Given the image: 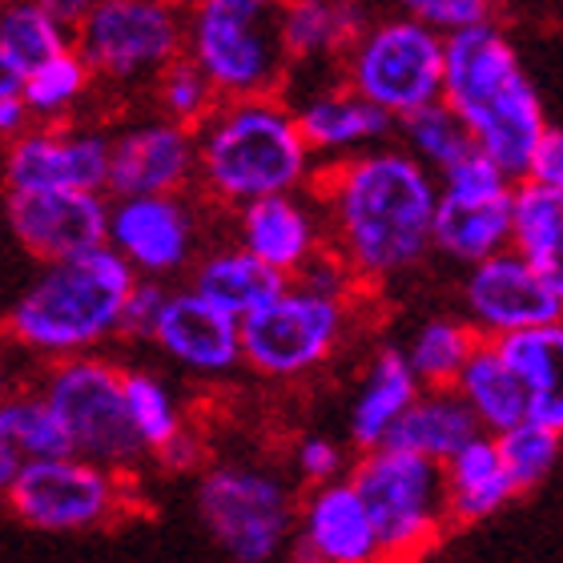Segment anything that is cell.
<instances>
[{
  "label": "cell",
  "instance_id": "31",
  "mask_svg": "<svg viewBox=\"0 0 563 563\" xmlns=\"http://www.w3.org/2000/svg\"><path fill=\"white\" fill-rule=\"evenodd\" d=\"M121 387H125V411H130V422L145 455H157L169 439L186 431L177 395L162 375L141 371V366H121Z\"/></svg>",
  "mask_w": 563,
  "mask_h": 563
},
{
  "label": "cell",
  "instance_id": "43",
  "mask_svg": "<svg viewBox=\"0 0 563 563\" xmlns=\"http://www.w3.org/2000/svg\"><path fill=\"white\" fill-rule=\"evenodd\" d=\"M29 125H33V113H29L21 93L0 97V145H9V141L29 130Z\"/></svg>",
  "mask_w": 563,
  "mask_h": 563
},
{
  "label": "cell",
  "instance_id": "44",
  "mask_svg": "<svg viewBox=\"0 0 563 563\" xmlns=\"http://www.w3.org/2000/svg\"><path fill=\"white\" fill-rule=\"evenodd\" d=\"M36 4H41L48 16H57V21L73 33V29H77L85 16H89V9H93L97 0H36Z\"/></svg>",
  "mask_w": 563,
  "mask_h": 563
},
{
  "label": "cell",
  "instance_id": "1",
  "mask_svg": "<svg viewBox=\"0 0 563 563\" xmlns=\"http://www.w3.org/2000/svg\"><path fill=\"white\" fill-rule=\"evenodd\" d=\"M334 254L354 278H395L431 250L434 174L411 150H358L318 177Z\"/></svg>",
  "mask_w": 563,
  "mask_h": 563
},
{
  "label": "cell",
  "instance_id": "47",
  "mask_svg": "<svg viewBox=\"0 0 563 563\" xmlns=\"http://www.w3.org/2000/svg\"><path fill=\"white\" fill-rule=\"evenodd\" d=\"M9 93H21V69L0 53V97H9Z\"/></svg>",
  "mask_w": 563,
  "mask_h": 563
},
{
  "label": "cell",
  "instance_id": "27",
  "mask_svg": "<svg viewBox=\"0 0 563 563\" xmlns=\"http://www.w3.org/2000/svg\"><path fill=\"white\" fill-rule=\"evenodd\" d=\"M455 390L459 399L475 411L479 427H487L492 434L507 431L519 419H528V390H523L516 371L507 366L495 339L471 346L467 363L459 366L455 375Z\"/></svg>",
  "mask_w": 563,
  "mask_h": 563
},
{
  "label": "cell",
  "instance_id": "5",
  "mask_svg": "<svg viewBox=\"0 0 563 563\" xmlns=\"http://www.w3.org/2000/svg\"><path fill=\"white\" fill-rule=\"evenodd\" d=\"M282 0H198L186 9V57L218 97L278 93L286 48L278 36Z\"/></svg>",
  "mask_w": 563,
  "mask_h": 563
},
{
  "label": "cell",
  "instance_id": "48",
  "mask_svg": "<svg viewBox=\"0 0 563 563\" xmlns=\"http://www.w3.org/2000/svg\"><path fill=\"white\" fill-rule=\"evenodd\" d=\"M177 4H181V9H189V4H198V0H177Z\"/></svg>",
  "mask_w": 563,
  "mask_h": 563
},
{
  "label": "cell",
  "instance_id": "38",
  "mask_svg": "<svg viewBox=\"0 0 563 563\" xmlns=\"http://www.w3.org/2000/svg\"><path fill=\"white\" fill-rule=\"evenodd\" d=\"M165 298H169V286L162 278H133L130 294H125V306H121V327L118 339L125 342H150L153 327H157V314H162Z\"/></svg>",
  "mask_w": 563,
  "mask_h": 563
},
{
  "label": "cell",
  "instance_id": "9",
  "mask_svg": "<svg viewBox=\"0 0 563 563\" xmlns=\"http://www.w3.org/2000/svg\"><path fill=\"white\" fill-rule=\"evenodd\" d=\"M351 483L371 511L378 555H422L439 540L446 511L443 463L399 446H371Z\"/></svg>",
  "mask_w": 563,
  "mask_h": 563
},
{
  "label": "cell",
  "instance_id": "19",
  "mask_svg": "<svg viewBox=\"0 0 563 563\" xmlns=\"http://www.w3.org/2000/svg\"><path fill=\"white\" fill-rule=\"evenodd\" d=\"M150 342L198 378H222L242 366V318L201 298L194 286L169 290Z\"/></svg>",
  "mask_w": 563,
  "mask_h": 563
},
{
  "label": "cell",
  "instance_id": "11",
  "mask_svg": "<svg viewBox=\"0 0 563 563\" xmlns=\"http://www.w3.org/2000/svg\"><path fill=\"white\" fill-rule=\"evenodd\" d=\"M198 519L230 560L266 563L294 531L290 487L262 467L222 463L201 475Z\"/></svg>",
  "mask_w": 563,
  "mask_h": 563
},
{
  "label": "cell",
  "instance_id": "22",
  "mask_svg": "<svg viewBox=\"0 0 563 563\" xmlns=\"http://www.w3.org/2000/svg\"><path fill=\"white\" fill-rule=\"evenodd\" d=\"M294 118H298V130H302L310 153H358L366 145H378L395 130V118L387 109L358 97L351 85L302 97Z\"/></svg>",
  "mask_w": 563,
  "mask_h": 563
},
{
  "label": "cell",
  "instance_id": "25",
  "mask_svg": "<svg viewBox=\"0 0 563 563\" xmlns=\"http://www.w3.org/2000/svg\"><path fill=\"white\" fill-rule=\"evenodd\" d=\"M511 250L563 302V189L523 177L511 206Z\"/></svg>",
  "mask_w": 563,
  "mask_h": 563
},
{
  "label": "cell",
  "instance_id": "41",
  "mask_svg": "<svg viewBox=\"0 0 563 563\" xmlns=\"http://www.w3.org/2000/svg\"><path fill=\"white\" fill-rule=\"evenodd\" d=\"M523 177H531V181H540V186H548V189H563V130L540 133Z\"/></svg>",
  "mask_w": 563,
  "mask_h": 563
},
{
  "label": "cell",
  "instance_id": "29",
  "mask_svg": "<svg viewBox=\"0 0 563 563\" xmlns=\"http://www.w3.org/2000/svg\"><path fill=\"white\" fill-rule=\"evenodd\" d=\"M419 395V378H415L411 363H407V354L402 351H383L371 366V375H366L363 390H358V399L351 407V439L354 446H378L387 439V431L395 427L411 399Z\"/></svg>",
  "mask_w": 563,
  "mask_h": 563
},
{
  "label": "cell",
  "instance_id": "2",
  "mask_svg": "<svg viewBox=\"0 0 563 563\" xmlns=\"http://www.w3.org/2000/svg\"><path fill=\"white\" fill-rule=\"evenodd\" d=\"M137 274L101 242L73 258L41 262L36 278L12 298L0 334L33 358H69L118 339L121 306Z\"/></svg>",
  "mask_w": 563,
  "mask_h": 563
},
{
  "label": "cell",
  "instance_id": "37",
  "mask_svg": "<svg viewBox=\"0 0 563 563\" xmlns=\"http://www.w3.org/2000/svg\"><path fill=\"white\" fill-rule=\"evenodd\" d=\"M495 446H499L504 471L511 475L516 492H528V487H536V483L555 467V455H560V431L528 415V419L511 422L507 431L495 434Z\"/></svg>",
  "mask_w": 563,
  "mask_h": 563
},
{
  "label": "cell",
  "instance_id": "28",
  "mask_svg": "<svg viewBox=\"0 0 563 563\" xmlns=\"http://www.w3.org/2000/svg\"><path fill=\"white\" fill-rule=\"evenodd\" d=\"M479 431L483 427L475 411L459 395H427V399L415 395L411 407L395 419V427L378 446H399V451H415V455H427L434 463H446Z\"/></svg>",
  "mask_w": 563,
  "mask_h": 563
},
{
  "label": "cell",
  "instance_id": "12",
  "mask_svg": "<svg viewBox=\"0 0 563 563\" xmlns=\"http://www.w3.org/2000/svg\"><path fill=\"white\" fill-rule=\"evenodd\" d=\"M342 327H346L342 298L290 278L271 302L242 318V366L266 378L310 375L334 354Z\"/></svg>",
  "mask_w": 563,
  "mask_h": 563
},
{
  "label": "cell",
  "instance_id": "42",
  "mask_svg": "<svg viewBox=\"0 0 563 563\" xmlns=\"http://www.w3.org/2000/svg\"><path fill=\"white\" fill-rule=\"evenodd\" d=\"M157 463H162L165 471H189V467H198V459H201V443L194 439V431H181L177 439H169V443L157 451Z\"/></svg>",
  "mask_w": 563,
  "mask_h": 563
},
{
  "label": "cell",
  "instance_id": "23",
  "mask_svg": "<svg viewBox=\"0 0 563 563\" xmlns=\"http://www.w3.org/2000/svg\"><path fill=\"white\" fill-rule=\"evenodd\" d=\"M528 390V415L563 431V318L495 339Z\"/></svg>",
  "mask_w": 563,
  "mask_h": 563
},
{
  "label": "cell",
  "instance_id": "21",
  "mask_svg": "<svg viewBox=\"0 0 563 563\" xmlns=\"http://www.w3.org/2000/svg\"><path fill=\"white\" fill-rule=\"evenodd\" d=\"M238 246H246L254 258L290 278L314 250H322V222L298 198V189L266 194L238 206Z\"/></svg>",
  "mask_w": 563,
  "mask_h": 563
},
{
  "label": "cell",
  "instance_id": "32",
  "mask_svg": "<svg viewBox=\"0 0 563 563\" xmlns=\"http://www.w3.org/2000/svg\"><path fill=\"white\" fill-rule=\"evenodd\" d=\"M73 45V33L36 0H0V53L21 73Z\"/></svg>",
  "mask_w": 563,
  "mask_h": 563
},
{
  "label": "cell",
  "instance_id": "16",
  "mask_svg": "<svg viewBox=\"0 0 563 563\" xmlns=\"http://www.w3.org/2000/svg\"><path fill=\"white\" fill-rule=\"evenodd\" d=\"M4 222L29 258L57 262L106 242L109 201L101 189H9Z\"/></svg>",
  "mask_w": 563,
  "mask_h": 563
},
{
  "label": "cell",
  "instance_id": "35",
  "mask_svg": "<svg viewBox=\"0 0 563 563\" xmlns=\"http://www.w3.org/2000/svg\"><path fill=\"white\" fill-rule=\"evenodd\" d=\"M475 342H479V334H475V327H467V322L431 318V322H422L419 334H415L411 351H407V363H411L419 383H427V387H446V383H455L459 366L467 363V354Z\"/></svg>",
  "mask_w": 563,
  "mask_h": 563
},
{
  "label": "cell",
  "instance_id": "34",
  "mask_svg": "<svg viewBox=\"0 0 563 563\" xmlns=\"http://www.w3.org/2000/svg\"><path fill=\"white\" fill-rule=\"evenodd\" d=\"M0 439L24 459H48V455H65L69 451V439L60 431L57 415L41 399V390H12L9 399L0 402Z\"/></svg>",
  "mask_w": 563,
  "mask_h": 563
},
{
  "label": "cell",
  "instance_id": "36",
  "mask_svg": "<svg viewBox=\"0 0 563 563\" xmlns=\"http://www.w3.org/2000/svg\"><path fill=\"white\" fill-rule=\"evenodd\" d=\"M150 89H153V109H157L162 118L177 121V125H189V130H198L201 121L210 118V109L222 101L218 89L210 85V77H206L186 53L169 60V65L150 81Z\"/></svg>",
  "mask_w": 563,
  "mask_h": 563
},
{
  "label": "cell",
  "instance_id": "18",
  "mask_svg": "<svg viewBox=\"0 0 563 563\" xmlns=\"http://www.w3.org/2000/svg\"><path fill=\"white\" fill-rule=\"evenodd\" d=\"M463 294H467L471 327L487 339L563 318V302L511 246L495 250L483 262H471Z\"/></svg>",
  "mask_w": 563,
  "mask_h": 563
},
{
  "label": "cell",
  "instance_id": "7",
  "mask_svg": "<svg viewBox=\"0 0 563 563\" xmlns=\"http://www.w3.org/2000/svg\"><path fill=\"white\" fill-rule=\"evenodd\" d=\"M36 390L57 415L60 431L69 439V451L125 471V475L137 467V459L145 451L137 443L130 411H125V387H121L118 363L101 358L97 351L53 358V363H45Z\"/></svg>",
  "mask_w": 563,
  "mask_h": 563
},
{
  "label": "cell",
  "instance_id": "24",
  "mask_svg": "<svg viewBox=\"0 0 563 563\" xmlns=\"http://www.w3.org/2000/svg\"><path fill=\"white\" fill-rule=\"evenodd\" d=\"M286 282V274L254 258L246 246H222L189 262V286L234 318H246L250 310L271 302Z\"/></svg>",
  "mask_w": 563,
  "mask_h": 563
},
{
  "label": "cell",
  "instance_id": "13",
  "mask_svg": "<svg viewBox=\"0 0 563 563\" xmlns=\"http://www.w3.org/2000/svg\"><path fill=\"white\" fill-rule=\"evenodd\" d=\"M511 206H516V177H507L483 150H471L467 157L443 169L431 246L455 262H483L495 250H507Z\"/></svg>",
  "mask_w": 563,
  "mask_h": 563
},
{
  "label": "cell",
  "instance_id": "4",
  "mask_svg": "<svg viewBox=\"0 0 563 563\" xmlns=\"http://www.w3.org/2000/svg\"><path fill=\"white\" fill-rule=\"evenodd\" d=\"M201 189L222 206H246L266 194H290L310 181L314 153L306 145L298 118L278 93L222 97L198 130Z\"/></svg>",
  "mask_w": 563,
  "mask_h": 563
},
{
  "label": "cell",
  "instance_id": "10",
  "mask_svg": "<svg viewBox=\"0 0 563 563\" xmlns=\"http://www.w3.org/2000/svg\"><path fill=\"white\" fill-rule=\"evenodd\" d=\"M443 33L419 16L366 24L346 48V85L399 121L443 97Z\"/></svg>",
  "mask_w": 563,
  "mask_h": 563
},
{
  "label": "cell",
  "instance_id": "26",
  "mask_svg": "<svg viewBox=\"0 0 563 563\" xmlns=\"http://www.w3.org/2000/svg\"><path fill=\"white\" fill-rule=\"evenodd\" d=\"M363 29L366 16L354 0H282L278 4V36L290 65L346 53Z\"/></svg>",
  "mask_w": 563,
  "mask_h": 563
},
{
  "label": "cell",
  "instance_id": "6",
  "mask_svg": "<svg viewBox=\"0 0 563 563\" xmlns=\"http://www.w3.org/2000/svg\"><path fill=\"white\" fill-rule=\"evenodd\" d=\"M73 48L93 81L109 89H145L186 53V9L177 0H97L73 29Z\"/></svg>",
  "mask_w": 563,
  "mask_h": 563
},
{
  "label": "cell",
  "instance_id": "14",
  "mask_svg": "<svg viewBox=\"0 0 563 563\" xmlns=\"http://www.w3.org/2000/svg\"><path fill=\"white\" fill-rule=\"evenodd\" d=\"M106 246L137 278H177L198 254V222L181 194H130L109 201Z\"/></svg>",
  "mask_w": 563,
  "mask_h": 563
},
{
  "label": "cell",
  "instance_id": "20",
  "mask_svg": "<svg viewBox=\"0 0 563 563\" xmlns=\"http://www.w3.org/2000/svg\"><path fill=\"white\" fill-rule=\"evenodd\" d=\"M298 555L322 563H366L378 555L375 523L351 479L318 483L298 516Z\"/></svg>",
  "mask_w": 563,
  "mask_h": 563
},
{
  "label": "cell",
  "instance_id": "3",
  "mask_svg": "<svg viewBox=\"0 0 563 563\" xmlns=\"http://www.w3.org/2000/svg\"><path fill=\"white\" fill-rule=\"evenodd\" d=\"M443 101L463 118L475 150L487 153L507 177L528 174L531 150L548 121L519 53L492 21L446 33Z\"/></svg>",
  "mask_w": 563,
  "mask_h": 563
},
{
  "label": "cell",
  "instance_id": "45",
  "mask_svg": "<svg viewBox=\"0 0 563 563\" xmlns=\"http://www.w3.org/2000/svg\"><path fill=\"white\" fill-rule=\"evenodd\" d=\"M16 471H21V455H16V451H12V446L0 439V499L9 495L12 479H16Z\"/></svg>",
  "mask_w": 563,
  "mask_h": 563
},
{
  "label": "cell",
  "instance_id": "39",
  "mask_svg": "<svg viewBox=\"0 0 563 563\" xmlns=\"http://www.w3.org/2000/svg\"><path fill=\"white\" fill-rule=\"evenodd\" d=\"M399 4L439 33H459L492 16V0H399Z\"/></svg>",
  "mask_w": 563,
  "mask_h": 563
},
{
  "label": "cell",
  "instance_id": "17",
  "mask_svg": "<svg viewBox=\"0 0 563 563\" xmlns=\"http://www.w3.org/2000/svg\"><path fill=\"white\" fill-rule=\"evenodd\" d=\"M198 177V137L169 118L133 121L109 137V198L130 194H186Z\"/></svg>",
  "mask_w": 563,
  "mask_h": 563
},
{
  "label": "cell",
  "instance_id": "33",
  "mask_svg": "<svg viewBox=\"0 0 563 563\" xmlns=\"http://www.w3.org/2000/svg\"><path fill=\"white\" fill-rule=\"evenodd\" d=\"M395 125H402V137H407V150L419 157L427 169H439L443 174L446 165H455L459 157H467L475 150V137L471 130L463 125L455 109L446 106V101H427V106L411 109V113H402Z\"/></svg>",
  "mask_w": 563,
  "mask_h": 563
},
{
  "label": "cell",
  "instance_id": "40",
  "mask_svg": "<svg viewBox=\"0 0 563 563\" xmlns=\"http://www.w3.org/2000/svg\"><path fill=\"white\" fill-rule=\"evenodd\" d=\"M294 463H298V475H302L306 483H314V487L342 475L339 443H330L322 434H306L302 443H298V451H294Z\"/></svg>",
  "mask_w": 563,
  "mask_h": 563
},
{
  "label": "cell",
  "instance_id": "30",
  "mask_svg": "<svg viewBox=\"0 0 563 563\" xmlns=\"http://www.w3.org/2000/svg\"><path fill=\"white\" fill-rule=\"evenodd\" d=\"M93 85V73H89V65L73 45L41 60L36 69L21 73V97L29 113H33V121H65Z\"/></svg>",
  "mask_w": 563,
  "mask_h": 563
},
{
  "label": "cell",
  "instance_id": "15",
  "mask_svg": "<svg viewBox=\"0 0 563 563\" xmlns=\"http://www.w3.org/2000/svg\"><path fill=\"white\" fill-rule=\"evenodd\" d=\"M4 189H101L109 177V137L65 121H33L4 145Z\"/></svg>",
  "mask_w": 563,
  "mask_h": 563
},
{
  "label": "cell",
  "instance_id": "46",
  "mask_svg": "<svg viewBox=\"0 0 563 563\" xmlns=\"http://www.w3.org/2000/svg\"><path fill=\"white\" fill-rule=\"evenodd\" d=\"M12 390H21V375H16V363L9 358V346H0V402L9 399Z\"/></svg>",
  "mask_w": 563,
  "mask_h": 563
},
{
  "label": "cell",
  "instance_id": "8",
  "mask_svg": "<svg viewBox=\"0 0 563 563\" xmlns=\"http://www.w3.org/2000/svg\"><path fill=\"white\" fill-rule=\"evenodd\" d=\"M4 499L24 528L48 536H81L109 528L130 511V479L125 471L65 451L48 459H24Z\"/></svg>",
  "mask_w": 563,
  "mask_h": 563
}]
</instances>
